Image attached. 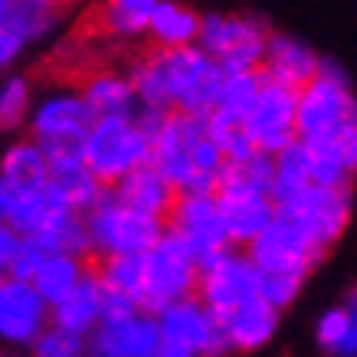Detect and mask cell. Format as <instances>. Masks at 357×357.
I'll return each mask as SVG.
<instances>
[{
    "label": "cell",
    "mask_w": 357,
    "mask_h": 357,
    "mask_svg": "<svg viewBox=\"0 0 357 357\" xmlns=\"http://www.w3.org/2000/svg\"><path fill=\"white\" fill-rule=\"evenodd\" d=\"M148 164L177 194H206L217 187V177L227 161L213 138L206 135L204 115L167 112L161 128L151 135Z\"/></svg>",
    "instance_id": "1"
},
{
    "label": "cell",
    "mask_w": 357,
    "mask_h": 357,
    "mask_svg": "<svg viewBox=\"0 0 357 357\" xmlns=\"http://www.w3.org/2000/svg\"><path fill=\"white\" fill-rule=\"evenodd\" d=\"M82 220H86L92 256H98V259L121 256V252H144L164 229V220L121 204L112 194V187H105V194L82 213Z\"/></svg>",
    "instance_id": "7"
},
{
    "label": "cell",
    "mask_w": 357,
    "mask_h": 357,
    "mask_svg": "<svg viewBox=\"0 0 357 357\" xmlns=\"http://www.w3.org/2000/svg\"><path fill=\"white\" fill-rule=\"evenodd\" d=\"M135 312H141V308L131 295H125L121 289H112L98 279V321H121Z\"/></svg>",
    "instance_id": "34"
},
{
    "label": "cell",
    "mask_w": 357,
    "mask_h": 357,
    "mask_svg": "<svg viewBox=\"0 0 357 357\" xmlns=\"http://www.w3.org/2000/svg\"><path fill=\"white\" fill-rule=\"evenodd\" d=\"M53 3H56V7H59V3H76V0H53Z\"/></svg>",
    "instance_id": "43"
},
{
    "label": "cell",
    "mask_w": 357,
    "mask_h": 357,
    "mask_svg": "<svg viewBox=\"0 0 357 357\" xmlns=\"http://www.w3.org/2000/svg\"><path fill=\"white\" fill-rule=\"evenodd\" d=\"M23 46H26V43H23L20 36L13 33L10 23H0V73H3V69H7V66H10L13 59L23 53Z\"/></svg>",
    "instance_id": "39"
},
{
    "label": "cell",
    "mask_w": 357,
    "mask_h": 357,
    "mask_svg": "<svg viewBox=\"0 0 357 357\" xmlns=\"http://www.w3.org/2000/svg\"><path fill=\"white\" fill-rule=\"evenodd\" d=\"M197 33H200V13H194L181 0H158L144 36H151L158 50H174L197 43Z\"/></svg>",
    "instance_id": "24"
},
{
    "label": "cell",
    "mask_w": 357,
    "mask_h": 357,
    "mask_svg": "<svg viewBox=\"0 0 357 357\" xmlns=\"http://www.w3.org/2000/svg\"><path fill=\"white\" fill-rule=\"evenodd\" d=\"M0 177L7 181L10 190L33 187L46 181V151L33 138L10 144L3 158H0Z\"/></svg>",
    "instance_id": "28"
},
{
    "label": "cell",
    "mask_w": 357,
    "mask_h": 357,
    "mask_svg": "<svg viewBox=\"0 0 357 357\" xmlns=\"http://www.w3.org/2000/svg\"><path fill=\"white\" fill-rule=\"evenodd\" d=\"M318 53L302 40H295L289 33H269L266 36V53H262L259 73L266 79H275L282 86H305L318 73Z\"/></svg>",
    "instance_id": "21"
},
{
    "label": "cell",
    "mask_w": 357,
    "mask_h": 357,
    "mask_svg": "<svg viewBox=\"0 0 357 357\" xmlns=\"http://www.w3.org/2000/svg\"><path fill=\"white\" fill-rule=\"evenodd\" d=\"M82 102L89 105L92 119H105V115H131L138 109L135 102V92H131L128 76H119V73H96L89 76L79 89Z\"/></svg>",
    "instance_id": "25"
},
{
    "label": "cell",
    "mask_w": 357,
    "mask_h": 357,
    "mask_svg": "<svg viewBox=\"0 0 357 357\" xmlns=\"http://www.w3.org/2000/svg\"><path fill=\"white\" fill-rule=\"evenodd\" d=\"M79 154L96 181L112 187L121 181L128 171L148 161L151 154V138L141 131V125L131 115H105V119H92L86 138L79 144Z\"/></svg>",
    "instance_id": "5"
},
{
    "label": "cell",
    "mask_w": 357,
    "mask_h": 357,
    "mask_svg": "<svg viewBox=\"0 0 357 357\" xmlns=\"http://www.w3.org/2000/svg\"><path fill=\"white\" fill-rule=\"evenodd\" d=\"M259 86H262L259 69H223L220 89H217V102H213V115L243 121L246 119V112H249V105L256 102Z\"/></svg>",
    "instance_id": "27"
},
{
    "label": "cell",
    "mask_w": 357,
    "mask_h": 357,
    "mask_svg": "<svg viewBox=\"0 0 357 357\" xmlns=\"http://www.w3.org/2000/svg\"><path fill=\"white\" fill-rule=\"evenodd\" d=\"M112 194L119 197L121 204L135 206L141 213H151V217H158V220H167L174 200H177V190H174L148 161L138 164L135 171H128L121 181H115V184H112Z\"/></svg>",
    "instance_id": "22"
},
{
    "label": "cell",
    "mask_w": 357,
    "mask_h": 357,
    "mask_svg": "<svg viewBox=\"0 0 357 357\" xmlns=\"http://www.w3.org/2000/svg\"><path fill=\"white\" fill-rule=\"evenodd\" d=\"M194 295L210 308L213 314H223L229 308L243 305L246 298L259 295V279L256 266L243 249H223L217 259L197 269V289Z\"/></svg>",
    "instance_id": "12"
},
{
    "label": "cell",
    "mask_w": 357,
    "mask_h": 357,
    "mask_svg": "<svg viewBox=\"0 0 357 357\" xmlns=\"http://www.w3.org/2000/svg\"><path fill=\"white\" fill-rule=\"evenodd\" d=\"M0 357H3V354H0Z\"/></svg>",
    "instance_id": "44"
},
{
    "label": "cell",
    "mask_w": 357,
    "mask_h": 357,
    "mask_svg": "<svg viewBox=\"0 0 357 357\" xmlns=\"http://www.w3.org/2000/svg\"><path fill=\"white\" fill-rule=\"evenodd\" d=\"M30 82L23 76H10L0 82V131H17L30 119Z\"/></svg>",
    "instance_id": "32"
},
{
    "label": "cell",
    "mask_w": 357,
    "mask_h": 357,
    "mask_svg": "<svg viewBox=\"0 0 357 357\" xmlns=\"http://www.w3.org/2000/svg\"><path fill=\"white\" fill-rule=\"evenodd\" d=\"M73 217H76V210L56 194L50 181H43V184L10 190V204H7V217L3 220L20 236H43V233L59 229Z\"/></svg>",
    "instance_id": "18"
},
{
    "label": "cell",
    "mask_w": 357,
    "mask_h": 357,
    "mask_svg": "<svg viewBox=\"0 0 357 357\" xmlns=\"http://www.w3.org/2000/svg\"><path fill=\"white\" fill-rule=\"evenodd\" d=\"M30 138L43 148V151H53V148H79L82 138H86L89 125H92V112L82 102L79 92H69V89H59V92H50L46 98H40L30 109Z\"/></svg>",
    "instance_id": "15"
},
{
    "label": "cell",
    "mask_w": 357,
    "mask_h": 357,
    "mask_svg": "<svg viewBox=\"0 0 357 357\" xmlns=\"http://www.w3.org/2000/svg\"><path fill=\"white\" fill-rule=\"evenodd\" d=\"M154 357H197V354H194V351H187L184 344H174V341H164V337H161V344H158Z\"/></svg>",
    "instance_id": "41"
},
{
    "label": "cell",
    "mask_w": 357,
    "mask_h": 357,
    "mask_svg": "<svg viewBox=\"0 0 357 357\" xmlns=\"http://www.w3.org/2000/svg\"><path fill=\"white\" fill-rule=\"evenodd\" d=\"M7 204H10V187H7V181L0 177V220L7 217Z\"/></svg>",
    "instance_id": "42"
},
{
    "label": "cell",
    "mask_w": 357,
    "mask_h": 357,
    "mask_svg": "<svg viewBox=\"0 0 357 357\" xmlns=\"http://www.w3.org/2000/svg\"><path fill=\"white\" fill-rule=\"evenodd\" d=\"M154 56H158V66H161L167 109L206 119L213 112L220 76H223L217 59L197 43L174 46V50H154Z\"/></svg>",
    "instance_id": "6"
},
{
    "label": "cell",
    "mask_w": 357,
    "mask_h": 357,
    "mask_svg": "<svg viewBox=\"0 0 357 357\" xmlns=\"http://www.w3.org/2000/svg\"><path fill=\"white\" fill-rule=\"evenodd\" d=\"M154 318H158V331H161L164 341L184 344L197 357H227L229 354V344H227V337H223L220 318L197 295H187V298H177V302L164 305L161 312H154Z\"/></svg>",
    "instance_id": "13"
},
{
    "label": "cell",
    "mask_w": 357,
    "mask_h": 357,
    "mask_svg": "<svg viewBox=\"0 0 357 357\" xmlns=\"http://www.w3.org/2000/svg\"><path fill=\"white\" fill-rule=\"evenodd\" d=\"M158 344V318L151 312H135L121 321H98L86 337V357H154Z\"/></svg>",
    "instance_id": "17"
},
{
    "label": "cell",
    "mask_w": 357,
    "mask_h": 357,
    "mask_svg": "<svg viewBox=\"0 0 357 357\" xmlns=\"http://www.w3.org/2000/svg\"><path fill=\"white\" fill-rule=\"evenodd\" d=\"M197 289V259L190 246L164 223L161 236L138 252V282L135 302L141 312H161L164 305L194 295Z\"/></svg>",
    "instance_id": "3"
},
{
    "label": "cell",
    "mask_w": 357,
    "mask_h": 357,
    "mask_svg": "<svg viewBox=\"0 0 357 357\" xmlns=\"http://www.w3.org/2000/svg\"><path fill=\"white\" fill-rule=\"evenodd\" d=\"M344 331H347V308H344V305H335V308H328V312L318 318V328H314L318 347H321L325 354L335 357V351H337V344H341Z\"/></svg>",
    "instance_id": "35"
},
{
    "label": "cell",
    "mask_w": 357,
    "mask_h": 357,
    "mask_svg": "<svg viewBox=\"0 0 357 357\" xmlns=\"http://www.w3.org/2000/svg\"><path fill=\"white\" fill-rule=\"evenodd\" d=\"M17 243H20V233L7 220H0V279L10 275V259H13V252H17Z\"/></svg>",
    "instance_id": "40"
},
{
    "label": "cell",
    "mask_w": 357,
    "mask_h": 357,
    "mask_svg": "<svg viewBox=\"0 0 357 357\" xmlns=\"http://www.w3.org/2000/svg\"><path fill=\"white\" fill-rule=\"evenodd\" d=\"M269 26L252 13H210L200 17L197 46L220 63V69H259Z\"/></svg>",
    "instance_id": "9"
},
{
    "label": "cell",
    "mask_w": 357,
    "mask_h": 357,
    "mask_svg": "<svg viewBox=\"0 0 357 357\" xmlns=\"http://www.w3.org/2000/svg\"><path fill=\"white\" fill-rule=\"evenodd\" d=\"M347 125H357V98L337 63L321 59L305 86H298L295 98V138L318 141L337 135Z\"/></svg>",
    "instance_id": "4"
},
{
    "label": "cell",
    "mask_w": 357,
    "mask_h": 357,
    "mask_svg": "<svg viewBox=\"0 0 357 357\" xmlns=\"http://www.w3.org/2000/svg\"><path fill=\"white\" fill-rule=\"evenodd\" d=\"M272 204L279 217L292 220L314 246L328 252L341 239L351 220V187H328L308 181L289 194L275 197Z\"/></svg>",
    "instance_id": "8"
},
{
    "label": "cell",
    "mask_w": 357,
    "mask_h": 357,
    "mask_svg": "<svg viewBox=\"0 0 357 357\" xmlns=\"http://www.w3.org/2000/svg\"><path fill=\"white\" fill-rule=\"evenodd\" d=\"M128 82L131 92H135V102L138 105H151V109H167V98H164V82H161V66H158V56L148 53L141 56L138 63L128 69Z\"/></svg>",
    "instance_id": "31"
},
{
    "label": "cell",
    "mask_w": 357,
    "mask_h": 357,
    "mask_svg": "<svg viewBox=\"0 0 357 357\" xmlns=\"http://www.w3.org/2000/svg\"><path fill=\"white\" fill-rule=\"evenodd\" d=\"M206 135L213 138V144L220 148L223 161L227 164H239L246 161L249 154L256 151V144L249 141V135L243 131V121H233V119H223V115H206Z\"/></svg>",
    "instance_id": "30"
},
{
    "label": "cell",
    "mask_w": 357,
    "mask_h": 357,
    "mask_svg": "<svg viewBox=\"0 0 357 357\" xmlns=\"http://www.w3.org/2000/svg\"><path fill=\"white\" fill-rule=\"evenodd\" d=\"M158 0H105L102 3V26L119 40H138L148 33Z\"/></svg>",
    "instance_id": "29"
},
{
    "label": "cell",
    "mask_w": 357,
    "mask_h": 357,
    "mask_svg": "<svg viewBox=\"0 0 357 357\" xmlns=\"http://www.w3.org/2000/svg\"><path fill=\"white\" fill-rule=\"evenodd\" d=\"M164 223L190 246L197 269L206 266L210 259H217L223 249L233 246L227 227H223V217H220L213 190H206V194H177Z\"/></svg>",
    "instance_id": "11"
},
{
    "label": "cell",
    "mask_w": 357,
    "mask_h": 357,
    "mask_svg": "<svg viewBox=\"0 0 357 357\" xmlns=\"http://www.w3.org/2000/svg\"><path fill=\"white\" fill-rule=\"evenodd\" d=\"M50 325V302L36 292L30 279H0V341L30 347V341Z\"/></svg>",
    "instance_id": "16"
},
{
    "label": "cell",
    "mask_w": 357,
    "mask_h": 357,
    "mask_svg": "<svg viewBox=\"0 0 357 357\" xmlns=\"http://www.w3.org/2000/svg\"><path fill=\"white\" fill-rule=\"evenodd\" d=\"M213 197H217L220 217H223V227H227L233 246H246L249 239L262 233L266 223L275 217V204H272L269 190L249 184L233 164H223Z\"/></svg>",
    "instance_id": "10"
},
{
    "label": "cell",
    "mask_w": 357,
    "mask_h": 357,
    "mask_svg": "<svg viewBox=\"0 0 357 357\" xmlns=\"http://www.w3.org/2000/svg\"><path fill=\"white\" fill-rule=\"evenodd\" d=\"M43 256H46V249L40 246L36 239H33V236H20L17 252H13V259H10V275H17V279H30Z\"/></svg>",
    "instance_id": "37"
},
{
    "label": "cell",
    "mask_w": 357,
    "mask_h": 357,
    "mask_svg": "<svg viewBox=\"0 0 357 357\" xmlns=\"http://www.w3.org/2000/svg\"><path fill=\"white\" fill-rule=\"evenodd\" d=\"M86 269H89L86 256L59 252V249H56V252H46L43 259H40V266H36V272L30 275V282L36 285V292L53 305V302H59L66 292L76 289V282L86 275Z\"/></svg>",
    "instance_id": "26"
},
{
    "label": "cell",
    "mask_w": 357,
    "mask_h": 357,
    "mask_svg": "<svg viewBox=\"0 0 357 357\" xmlns=\"http://www.w3.org/2000/svg\"><path fill=\"white\" fill-rule=\"evenodd\" d=\"M50 325L89 337V331L98 325V272L96 269H86V275L76 282L73 292H66L59 302L50 305Z\"/></svg>",
    "instance_id": "23"
},
{
    "label": "cell",
    "mask_w": 357,
    "mask_h": 357,
    "mask_svg": "<svg viewBox=\"0 0 357 357\" xmlns=\"http://www.w3.org/2000/svg\"><path fill=\"white\" fill-rule=\"evenodd\" d=\"M243 177H246L249 184H256V187H262V190H269L272 187V174H275V154H269V151H256L249 154L246 161H239V164H233Z\"/></svg>",
    "instance_id": "36"
},
{
    "label": "cell",
    "mask_w": 357,
    "mask_h": 357,
    "mask_svg": "<svg viewBox=\"0 0 357 357\" xmlns=\"http://www.w3.org/2000/svg\"><path fill=\"white\" fill-rule=\"evenodd\" d=\"M46 181L63 197L76 213H86L98 197L105 194V184L96 181V174L86 167L79 148H53L46 151Z\"/></svg>",
    "instance_id": "20"
},
{
    "label": "cell",
    "mask_w": 357,
    "mask_h": 357,
    "mask_svg": "<svg viewBox=\"0 0 357 357\" xmlns=\"http://www.w3.org/2000/svg\"><path fill=\"white\" fill-rule=\"evenodd\" d=\"M30 357H86V337L66 328L46 325L30 341Z\"/></svg>",
    "instance_id": "33"
},
{
    "label": "cell",
    "mask_w": 357,
    "mask_h": 357,
    "mask_svg": "<svg viewBox=\"0 0 357 357\" xmlns=\"http://www.w3.org/2000/svg\"><path fill=\"white\" fill-rule=\"evenodd\" d=\"M220 328H223V337L229 344V354L239 351V354H249V351H259L275 337V328H279V308L269 305L262 295H252L243 305L229 308V312L217 314Z\"/></svg>",
    "instance_id": "19"
},
{
    "label": "cell",
    "mask_w": 357,
    "mask_h": 357,
    "mask_svg": "<svg viewBox=\"0 0 357 357\" xmlns=\"http://www.w3.org/2000/svg\"><path fill=\"white\" fill-rule=\"evenodd\" d=\"M295 98H298V89L262 76L256 102L249 105L243 119V131L259 151L275 154L295 141Z\"/></svg>",
    "instance_id": "14"
},
{
    "label": "cell",
    "mask_w": 357,
    "mask_h": 357,
    "mask_svg": "<svg viewBox=\"0 0 357 357\" xmlns=\"http://www.w3.org/2000/svg\"><path fill=\"white\" fill-rule=\"evenodd\" d=\"M341 305L347 308V331H344V337H341V344H337L335 357H357V285L347 289Z\"/></svg>",
    "instance_id": "38"
},
{
    "label": "cell",
    "mask_w": 357,
    "mask_h": 357,
    "mask_svg": "<svg viewBox=\"0 0 357 357\" xmlns=\"http://www.w3.org/2000/svg\"><path fill=\"white\" fill-rule=\"evenodd\" d=\"M246 256L256 266L259 295L282 312L285 305L295 302V295L302 292L305 279L321 262L325 249L314 246L292 220L275 213L266 223V229L246 243Z\"/></svg>",
    "instance_id": "2"
}]
</instances>
